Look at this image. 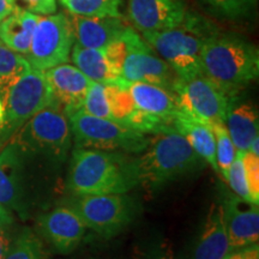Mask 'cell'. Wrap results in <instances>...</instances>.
<instances>
[{"label":"cell","mask_w":259,"mask_h":259,"mask_svg":"<svg viewBox=\"0 0 259 259\" xmlns=\"http://www.w3.org/2000/svg\"><path fill=\"white\" fill-rule=\"evenodd\" d=\"M202 74L226 96L242 92L259 74V51L235 32L213 31L200 52Z\"/></svg>","instance_id":"6da1fadb"},{"label":"cell","mask_w":259,"mask_h":259,"mask_svg":"<svg viewBox=\"0 0 259 259\" xmlns=\"http://www.w3.org/2000/svg\"><path fill=\"white\" fill-rule=\"evenodd\" d=\"M138 184L134 157L121 151L74 148L67 174V189L82 194L127 193Z\"/></svg>","instance_id":"7a4b0ae2"},{"label":"cell","mask_w":259,"mask_h":259,"mask_svg":"<svg viewBox=\"0 0 259 259\" xmlns=\"http://www.w3.org/2000/svg\"><path fill=\"white\" fill-rule=\"evenodd\" d=\"M204 160L180 134L155 135L138 157H134V168L138 184L148 189L196 173L202 169Z\"/></svg>","instance_id":"3957f363"},{"label":"cell","mask_w":259,"mask_h":259,"mask_svg":"<svg viewBox=\"0 0 259 259\" xmlns=\"http://www.w3.org/2000/svg\"><path fill=\"white\" fill-rule=\"evenodd\" d=\"M218 28L202 16L189 11L177 27L142 32L144 41L173 69L178 78L187 80L202 74L200 52Z\"/></svg>","instance_id":"277c9868"},{"label":"cell","mask_w":259,"mask_h":259,"mask_svg":"<svg viewBox=\"0 0 259 259\" xmlns=\"http://www.w3.org/2000/svg\"><path fill=\"white\" fill-rule=\"evenodd\" d=\"M14 142L23 154H35L58 163L64 162L72 144L69 118L58 105L48 106L18 130Z\"/></svg>","instance_id":"5b68a950"},{"label":"cell","mask_w":259,"mask_h":259,"mask_svg":"<svg viewBox=\"0 0 259 259\" xmlns=\"http://www.w3.org/2000/svg\"><path fill=\"white\" fill-rule=\"evenodd\" d=\"M69 118L76 148L139 154L148 147L147 135L111 119L97 118L83 109Z\"/></svg>","instance_id":"8992f818"},{"label":"cell","mask_w":259,"mask_h":259,"mask_svg":"<svg viewBox=\"0 0 259 259\" xmlns=\"http://www.w3.org/2000/svg\"><path fill=\"white\" fill-rule=\"evenodd\" d=\"M66 205L78 213L87 228L105 239L121 233L136 215V204L127 193L72 194Z\"/></svg>","instance_id":"52a82bcc"},{"label":"cell","mask_w":259,"mask_h":259,"mask_svg":"<svg viewBox=\"0 0 259 259\" xmlns=\"http://www.w3.org/2000/svg\"><path fill=\"white\" fill-rule=\"evenodd\" d=\"M2 137H9L48 106L57 105L44 71L31 69L9 87L5 94Z\"/></svg>","instance_id":"ba28073f"},{"label":"cell","mask_w":259,"mask_h":259,"mask_svg":"<svg viewBox=\"0 0 259 259\" xmlns=\"http://www.w3.org/2000/svg\"><path fill=\"white\" fill-rule=\"evenodd\" d=\"M74 38L65 14L40 16L25 59L32 69L46 71L70 60Z\"/></svg>","instance_id":"9c48e42d"},{"label":"cell","mask_w":259,"mask_h":259,"mask_svg":"<svg viewBox=\"0 0 259 259\" xmlns=\"http://www.w3.org/2000/svg\"><path fill=\"white\" fill-rule=\"evenodd\" d=\"M179 101L180 112L205 124L223 122L229 97L203 74L193 78L177 79L173 87Z\"/></svg>","instance_id":"30bf717a"},{"label":"cell","mask_w":259,"mask_h":259,"mask_svg":"<svg viewBox=\"0 0 259 259\" xmlns=\"http://www.w3.org/2000/svg\"><path fill=\"white\" fill-rule=\"evenodd\" d=\"M128 50L120 78L127 83L142 82L171 90L178 76L173 69L151 48L134 28L127 32Z\"/></svg>","instance_id":"8fae6325"},{"label":"cell","mask_w":259,"mask_h":259,"mask_svg":"<svg viewBox=\"0 0 259 259\" xmlns=\"http://www.w3.org/2000/svg\"><path fill=\"white\" fill-rule=\"evenodd\" d=\"M189 10L186 0H128L132 28L139 32L166 30L179 25Z\"/></svg>","instance_id":"7c38bea8"},{"label":"cell","mask_w":259,"mask_h":259,"mask_svg":"<svg viewBox=\"0 0 259 259\" xmlns=\"http://www.w3.org/2000/svg\"><path fill=\"white\" fill-rule=\"evenodd\" d=\"M222 206L223 223L229 242V252L258 244L259 208L238 196L225 200Z\"/></svg>","instance_id":"4fadbf2b"},{"label":"cell","mask_w":259,"mask_h":259,"mask_svg":"<svg viewBox=\"0 0 259 259\" xmlns=\"http://www.w3.org/2000/svg\"><path fill=\"white\" fill-rule=\"evenodd\" d=\"M37 225L41 235L63 254H69L78 247L87 229L78 213L67 205L42 215Z\"/></svg>","instance_id":"5bb4252c"},{"label":"cell","mask_w":259,"mask_h":259,"mask_svg":"<svg viewBox=\"0 0 259 259\" xmlns=\"http://www.w3.org/2000/svg\"><path fill=\"white\" fill-rule=\"evenodd\" d=\"M57 105L66 116L82 109L90 80L74 65L60 64L44 71Z\"/></svg>","instance_id":"9a60e30c"},{"label":"cell","mask_w":259,"mask_h":259,"mask_svg":"<svg viewBox=\"0 0 259 259\" xmlns=\"http://www.w3.org/2000/svg\"><path fill=\"white\" fill-rule=\"evenodd\" d=\"M23 155L14 141L0 151V206L11 213L23 206Z\"/></svg>","instance_id":"2e32d148"},{"label":"cell","mask_w":259,"mask_h":259,"mask_svg":"<svg viewBox=\"0 0 259 259\" xmlns=\"http://www.w3.org/2000/svg\"><path fill=\"white\" fill-rule=\"evenodd\" d=\"M74 44L85 48L103 50L130 28L121 17H83L69 15Z\"/></svg>","instance_id":"e0dca14e"},{"label":"cell","mask_w":259,"mask_h":259,"mask_svg":"<svg viewBox=\"0 0 259 259\" xmlns=\"http://www.w3.org/2000/svg\"><path fill=\"white\" fill-rule=\"evenodd\" d=\"M239 94L229 96L225 126L236 150L247 151L253 139L259 136V115L254 103L241 99Z\"/></svg>","instance_id":"ac0fdd59"},{"label":"cell","mask_w":259,"mask_h":259,"mask_svg":"<svg viewBox=\"0 0 259 259\" xmlns=\"http://www.w3.org/2000/svg\"><path fill=\"white\" fill-rule=\"evenodd\" d=\"M228 253L229 242L223 223L222 206L212 204L191 259H223Z\"/></svg>","instance_id":"d6986e66"},{"label":"cell","mask_w":259,"mask_h":259,"mask_svg":"<svg viewBox=\"0 0 259 259\" xmlns=\"http://www.w3.org/2000/svg\"><path fill=\"white\" fill-rule=\"evenodd\" d=\"M128 90L139 111L163 118H176L180 113L178 96L171 90L142 82L128 83Z\"/></svg>","instance_id":"ffe728a7"},{"label":"cell","mask_w":259,"mask_h":259,"mask_svg":"<svg viewBox=\"0 0 259 259\" xmlns=\"http://www.w3.org/2000/svg\"><path fill=\"white\" fill-rule=\"evenodd\" d=\"M174 126L178 134L187 139L193 150L203 158L204 162L208 163L216 173H219L215 136L210 125L196 120L180 112L174 118Z\"/></svg>","instance_id":"44dd1931"},{"label":"cell","mask_w":259,"mask_h":259,"mask_svg":"<svg viewBox=\"0 0 259 259\" xmlns=\"http://www.w3.org/2000/svg\"><path fill=\"white\" fill-rule=\"evenodd\" d=\"M38 17L31 12L14 10L0 22V41L10 50L25 56L30 48Z\"/></svg>","instance_id":"7402d4cb"},{"label":"cell","mask_w":259,"mask_h":259,"mask_svg":"<svg viewBox=\"0 0 259 259\" xmlns=\"http://www.w3.org/2000/svg\"><path fill=\"white\" fill-rule=\"evenodd\" d=\"M70 58L74 66L93 82L107 84L118 80L112 76L107 67L103 50L85 48L73 44Z\"/></svg>","instance_id":"603a6c76"},{"label":"cell","mask_w":259,"mask_h":259,"mask_svg":"<svg viewBox=\"0 0 259 259\" xmlns=\"http://www.w3.org/2000/svg\"><path fill=\"white\" fill-rule=\"evenodd\" d=\"M105 93L112 120L125 125L136 109L134 99L128 90V83L121 78L107 83L105 84Z\"/></svg>","instance_id":"cb8c5ba5"},{"label":"cell","mask_w":259,"mask_h":259,"mask_svg":"<svg viewBox=\"0 0 259 259\" xmlns=\"http://www.w3.org/2000/svg\"><path fill=\"white\" fill-rule=\"evenodd\" d=\"M71 15L83 17H121L122 0H60Z\"/></svg>","instance_id":"d4e9b609"},{"label":"cell","mask_w":259,"mask_h":259,"mask_svg":"<svg viewBox=\"0 0 259 259\" xmlns=\"http://www.w3.org/2000/svg\"><path fill=\"white\" fill-rule=\"evenodd\" d=\"M30 69L24 56L10 50L0 41V92L5 95L9 87Z\"/></svg>","instance_id":"484cf974"},{"label":"cell","mask_w":259,"mask_h":259,"mask_svg":"<svg viewBox=\"0 0 259 259\" xmlns=\"http://www.w3.org/2000/svg\"><path fill=\"white\" fill-rule=\"evenodd\" d=\"M4 259H48L38 236L25 228L11 242Z\"/></svg>","instance_id":"4316f807"},{"label":"cell","mask_w":259,"mask_h":259,"mask_svg":"<svg viewBox=\"0 0 259 259\" xmlns=\"http://www.w3.org/2000/svg\"><path fill=\"white\" fill-rule=\"evenodd\" d=\"M200 2L213 15L231 21L251 17L257 9V0H200Z\"/></svg>","instance_id":"83f0119b"},{"label":"cell","mask_w":259,"mask_h":259,"mask_svg":"<svg viewBox=\"0 0 259 259\" xmlns=\"http://www.w3.org/2000/svg\"><path fill=\"white\" fill-rule=\"evenodd\" d=\"M216 143V162L219 174L227 181L228 170L236 154V148L223 122H213L210 125Z\"/></svg>","instance_id":"f1b7e54d"},{"label":"cell","mask_w":259,"mask_h":259,"mask_svg":"<svg viewBox=\"0 0 259 259\" xmlns=\"http://www.w3.org/2000/svg\"><path fill=\"white\" fill-rule=\"evenodd\" d=\"M82 109L90 115L97 116V118L111 119L112 120L108 102H107L106 99L105 84L93 82V80L90 82Z\"/></svg>","instance_id":"f546056e"},{"label":"cell","mask_w":259,"mask_h":259,"mask_svg":"<svg viewBox=\"0 0 259 259\" xmlns=\"http://www.w3.org/2000/svg\"><path fill=\"white\" fill-rule=\"evenodd\" d=\"M131 28V27H130ZM130 28L126 30L120 37L115 38L111 44H108L103 48V54H105V60L108 67L109 72L114 78H120L122 65H124L126 54L128 50V40H127V32Z\"/></svg>","instance_id":"4dcf8cb0"},{"label":"cell","mask_w":259,"mask_h":259,"mask_svg":"<svg viewBox=\"0 0 259 259\" xmlns=\"http://www.w3.org/2000/svg\"><path fill=\"white\" fill-rule=\"evenodd\" d=\"M242 154H244V151L236 150L234 160H233L231 167H229L227 183L229 184L235 196L248 200V202H252L250 192H248L247 183H246L244 163H242Z\"/></svg>","instance_id":"1f68e13d"},{"label":"cell","mask_w":259,"mask_h":259,"mask_svg":"<svg viewBox=\"0 0 259 259\" xmlns=\"http://www.w3.org/2000/svg\"><path fill=\"white\" fill-rule=\"evenodd\" d=\"M246 183L250 192L252 203H259V157L254 156L250 151L242 154Z\"/></svg>","instance_id":"d6a6232c"},{"label":"cell","mask_w":259,"mask_h":259,"mask_svg":"<svg viewBox=\"0 0 259 259\" xmlns=\"http://www.w3.org/2000/svg\"><path fill=\"white\" fill-rule=\"evenodd\" d=\"M14 10L35 15H53L57 11V0H10Z\"/></svg>","instance_id":"836d02e7"},{"label":"cell","mask_w":259,"mask_h":259,"mask_svg":"<svg viewBox=\"0 0 259 259\" xmlns=\"http://www.w3.org/2000/svg\"><path fill=\"white\" fill-rule=\"evenodd\" d=\"M14 223L12 213L0 206V259H4L8 253L12 239L10 234V227Z\"/></svg>","instance_id":"e575fe53"},{"label":"cell","mask_w":259,"mask_h":259,"mask_svg":"<svg viewBox=\"0 0 259 259\" xmlns=\"http://www.w3.org/2000/svg\"><path fill=\"white\" fill-rule=\"evenodd\" d=\"M136 259H177L174 255V252L171 250L170 245L157 244L147 250L141 251L136 255Z\"/></svg>","instance_id":"d590c367"},{"label":"cell","mask_w":259,"mask_h":259,"mask_svg":"<svg viewBox=\"0 0 259 259\" xmlns=\"http://www.w3.org/2000/svg\"><path fill=\"white\" fill-rule=\"evenodd\" d=\"M223 259H259V246L258 244H254L232 251Z\"/></svg>","instance_id":"8d00e7d4"},{"label":"cell","mask_w":259,"mask_h":259,"mask_svg":"<svg viewBox=\"0 0 259 259\" xmlns=\"http://www.w3.org/2000/svg\"><path fill=\"white\" fill-rule=\"evenodd\" d=\"M12 11H14V6L10 0H0V22L8 17Z\"/></svg>","instance_id":"74e56055"},{"label":"cell","mask_w":259,"mask_h":259,"mask_svg":"<svg viewBox=\"0 0 259 259\" xmlns=\"http://www.w3.org/2000/svg\"><path fill=\"white\" fill-rule=\"evenodd\" d=\"M247 151H250V153L253 154L254 156L259 157V136L253 139V142L251 143L250 149H248Z\"/></svg>","instance_id":"f35d334b"},{"label":"cell","mask_w":259,"mask_h":259,"mask_svg":"<svg viewBox=\"0 0 259 259\" xmlns=\"http://www.w3.org/2000/svg\"><path fill=\"white\" fill-rule=\"evenodd\" d=\"M0 94H3V93H2V92H0ZM3 95H4V94H3ZM4 96H5V95H4ZM4 100H5V99H4Z\"/></svg>","instance_id":"ab89813d"}]
</instances>
